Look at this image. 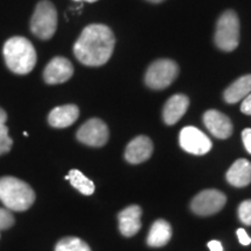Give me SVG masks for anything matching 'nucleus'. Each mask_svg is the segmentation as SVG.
<instances>
[{
    "instance_id": "1",
    "label": "nucleus",
    "mask_w": 251,
    "mask_h": 251,
    "mask_svg": "<svg viewBox=\"0 0 251 251\" xmlns=\"http://www.w3.org/2000/svg\"><path fill=\"white\" fill-rule=\"evenodd\" d=\"M115 37L111 28L105 25H90L84 28L74 46L78 61L87 67H101L111 58Z\"/></svg>"
},
{
    "instance_id": "2",
    "label": "nucleus",
    "mask_w": 251,
    "mask_h": 251,
    "mask_svg": "<svg viewBox=\"0 0 251 251\" xmlns=\"http://www.w3.org/2000/svg\"><path fill=\"white\" fill-rule=\"evenodd\" d=\"M4 58L11 71L18 75H27L35 68L36 51L29 40L23 36H14L4 45Z\"/></svg>"
},
{
    "instance_id": "3",
    "label": "nucleus",
    "mask_w": 251,
    "mask_h": 251,
    "mask_svg": "<svg viewBox=\"0 0 251 251\" xmlns=\"http://www.w3.org/2000/svg\"><path fill=\"white\" fill-rule=\"evenodd\" d=\"M0 201L9 211L25 212L35 201V192L24 180L5 176L0 178Z\"/></svg>"
},
{
    "instance_id": "4",
    "label": "nucleus",
    "mask_w": 251,
    "mask_h": 251,
    "mask_svg": "<svg viewBox=\"0 0 251 251\" xmlns=\"http://www.w3.org/2000/svg\"><path fill=\"white\" fill-rule=\"evenodd\" d=\"M57 29V12L48 0H42L36 5L30 20V30L41 40H49Z\"/></svg>"
},
{
    "instance_id": "5",
    "label": "nucleus",
    "mask_w": 251,
    "mask_h": 251,
    "mask_svg": "<svg viewBox=\"0 0 251 251\" xmlns=\"http://www.w3.org/2000/svg\"><path fill=\"white\" fill-rule=\"evenodd\" d=\"M240 43V20L234 11H226L219 18L215 30V45L224 51H233Z\"/></svg>"
},
{
    "instance_id": "6",
    "label": "nucleus",
    "mask_w": 251,
    "mask_h": 251,
    "mask_svg": "<svg viewBox=\"0 0 251 251\" xmlns=\"http://www.w3.org/2000/svg\"><path fill=\"white\" fill-rule=\"evenodd\" d=\"M179 74L177 63L172 59H158L150 64L146 72L147 86L152 90H163L170 86Z\"/></svg>"
},
{
    "instance_id": "7",
    "label": "nucleus",
    "mask_w": 251,
    "mask_h": 251,
    "mask_svg": "<svg viewBox=\"0 0 251 251\" xmlns=\"http://www.w3.org/2000/svg\"><path fill=\"white\" fill-rule=\"evenodd\" d=\"M227 198L218 190H205L193 198L191 209L200 216H208L224 208Z\"/></svg>"
},
{
    "instance_id": "8",
    "label": "nucleus",
    "mask_w": 251,
    "mask_h": 251,
    "mask_svg": "<svg viewBox=\"0 0 251 251\" xmlns=\"http://www.w3.org/2000/svg\"><path fill=\"white\" fill-rule=\"evenodd\" d=\"M109 137L108 127L100 119H90L77 131V140L90 147H102Z\"/></svg>"
},
{
    "instance_id": "9",
    "label": "nucleus",
    "mask_w": 251,
    "mask_h": 251,
    "mask_svg": "<svg viewBox=\"0 0 251 251\" xmlns=\"http://www.w3.org/2000/svg\"><path fill=\"white\" fill-rule=\"evenodd\" d=\"M179 144L192 155H205L212 149V141L196 127H184L179 134Z\"/></svg>"
},
{
    "instance_id": "10",
    "label": "nucleus",
    "mask_w": 251,
    "mask_h": 251,
    "mask_svg": "<svg viewBox=\"0 0 251 251\" xmlns=\"http://www.w3.org/2000/svg\"><path fill=\"white\" fill-rule=\"evenodd\" d=\"M74 75V67L71 62L65 57L52 58L43 71V79L47 84L55 85V84H62L70 79Z\"/></svg>"
},
{
    "instance_id": "11",
    "label": "nucleus",
    "mask_w": 251,
    "mask_h": 251,
    "mask_svg": "<svg viewBox=\"0 0 251 251\" xmlns=\"http://www.w3.org/2000/svg\"><path fill=\"white\" fill-rule=\"evenodd\" d=\"M203 124L212 135L220 140L228 139L233 134V124L224 113L209 109L203 114Z\"/></svg>"
},
{
    "instance_id": "12",
    "label": "nucleus",
    "mask_w": 251,
    "mask_h": 251,
    "mask_svg": "<svg viewBox=\"0 0 251 251\" xmlns=\"http://www.w3.org/2000/svg\"><path fill=\"white\" fill-rule=\"evenodd\" d=\"M153 146L151 140L147 136H137L131 140L126 148L125 158L131 164L146 162L152 155Z\"/></svg>"
},
{
    "instance_id": "13",
    "label": "nucleus",
    "mask_w": 251,
    "mask_h": 251,
    "mask_svg": "<svg viewBox=\"0 0 251 251\" xmlns=\"http://www.w3.org/2000/svg\"><path fill=\"white\" fill-rule=\"evenodd\" d=\"M141 214H142V209L137 205H131L119 213V229L124 236L131 237L139 233L142 226Z\"/></svg>"
},
{
    "instance_id": "14",
    "label": "nucleus",
    "mask_w": 251,
    "mask_h": 251,
    "mask_svg": "<svg viewBox=\"0 0 251 251\" xmlns=\"http://www.w3.org/2000/svg\"><path fill=\"white\" fill-rule=\"evenodd\" d=\"M190 100L184 94H175L165 103L163 108V119L166 125H175L186 113Z\"/></svg>"
},
{
    "instance_id": "15",
    "label": "nucleus",
    "mask_w": 251,
    "mask_h": 251,
    "mask_svg": "<svg viewBox=\"0 0 251 251\" xmlns=\"http://www.w3.org/2000/svg\"><path fill=\"white\" fill-rule=\"evenodd\" d=\"M78 117H79V108L76 105L58 106L49 113L48 122L54 128H67L74 125Z\"/></svg>"
},
{
    "instance_id": "16",
    "label": "nucleus",
    "mask_w": 251,
    "mask_h": 251,
    "mask_svg": "<svg viewBox=\"0 0 251 251\" xmlns=\"http://www.w3.org/2000/svg\"><path fill=\"white\" fill-rule=\"evenodd\" d=\"M227 181L235 187H244L251 183V163L240 158L229 168L226 175Z\"/></svg>"
},
{
    "instance_id": "17",
    "label": "nucleus",
    "mask_w": 251,
    "mask_h": 251,
    "mask_svg": "<svg viewBox=\"0 0 251 251\" xmlns=\"http://www.w3.org/2000/svg\"><path fill=\"white\" fill-rule=\"evenodd\" d=\"M172 237V228L165 220H157L150 228L147 243L149 247L161 248L170 242Z\"/></svg>"
},
{
    "instance_id": "18",
    "label": "nucleus",
    "mask_w": 251,
    "mask_h": 251,
    "mask_svg": "<svg viewBox=\"0 0 251 251\" xmlns=\"http://www.w3.org/2000/svg\"><path fill=\"white\" fill-rule=\"evenodd\" d=\"M251 93V75L238 78L227 90L225 91L224 98L228 103H236L243 100Z\"/></svg>"
},
{
    "instance_id": "19",
    "label": "nucleus",
    "mask_w": 251,
    "mask_h": 251,
    "mask_svg": "<svg viewBox=\"0 0 251 251\" xmlns=\"http://www.w3.org/2000/svg\"><path fill=\"white\" fill-rule=\"evenodd\" d=\"M65 179L70 181L72 186L76 188L77 191H79L81 194H84V196H91V194H93L94 190H96L93 181L90 180L85 175H83L79 170H76V169L69 172Z\"/></svg>"
},
{
    "instance_id": "20",
    "label": "nucleus",
    "mask_w": 251,
    "mask_h": 251,
    "mask_svg": "<svg viewBox=\"0 0 251 251\" xmlns=\"http://www.w3.org/2000/svg\"><path fill=\"white\" fill-rule=\"evenodd\" d=\"M55 251H92L89 244L78 237H64L58 241Z\"/></svg>"
},
{
    "instance_id": "21",
    "label": "nucleus",
    "mask_w": 251,
    "mask_h": 251,
    "mask_svg": "<svg viewBox=\"0 0 251 251\" xmlns=\"http://www.w3.org/2000/svg\"><path fill=\"white\" fill-rule=\"evenodd\" d=\"M12 144L13 141L8 135V128L5 125L0 126V155L8 152L12 148Z\"/></svg>"
},
{
    "instance_id": "22",
    "label": "nucleus",
    "mask_w": 251,
    "mask_h": 251,
    "mask_svg": "<svg viewBox=\"0 0 251 251\" xmlns=\"http://www.w3.org/2000/svg\"><path fill=\"white\" fill-rule=\"evenodd\" d=\"M238 218L241 222L247 226H251V200H246L238 206Z\"/></svg>"
},
{
    "instance_id": "23",
    "label": "nucleus",
    "mask_w": 251,
    "mask_h": 251,
    "mask_svg": "<svg viewBox=\"0 0 251 251\" xmlns=\"http://www.w3.org/2000/svg\"><path fill=\"white\" fill-rule=\"evenodd\" d=\"M15 219L9 209L0 208V230L11 228L14 225Z\"/></svg>"
},
{
    "instance_id": "24",
    "label": "nucleus",
    "mask_w": 251,
    "mask_h": 251,
    "mask_svg": "<svg viewBox=\"0 0 251 251\" xmlns=\"http://www.w3.org/2000/svg\"><path fill=\"white\" fill-rule=\"evenodd\" d=\"M237 237L242 246H249V244H251V237L248 235V233L243 228L237 229Z\"/></svg>"
},
{
    "instance_id": "25",
    "label": "nucleus",
    "mask_w": 251,
    "mask_h": 251,
    "mask_svg": "<svg viewBox=\"0 0 251 251\" xmlns=\"http://www.w3.org/2000/svg\"><path fill=\"white\" fill-rule=\"evenodd\" d=\"M242 140L247 151L251 153V128H247L242 131Z\"/></svg>"
},
{
    "instance_id": "26",
    "label": "nucleus",
    "mask_w": 251,
    "mask_h": 251,
    "mask_svg": "<svg viewBox=\"0 0 251 251\" xmlns=\"http://www.w3.org/2000/svg\"><path fill=\"white\" fill-rule=\"evenodd\" d=\"M241 111L244 114L251 115V93L248 94L246 98L243 99L242 105H241Z\"/></svg>"
},
{
    "instance_id": "27",
    "label": "nucleus",
    "mask_w": 251,
    "mask_h": 251,
    "mask_svg": "<svg viewBox=\"0 0 251 251\" xmlns=\"http://www.w3.org/2000/svg\"><path fill=\"white\" fill-rule=\"evenodd\" d=\"M208 248L211 251H224V247H222V244L220 241H209L208 242Z\"/></svg>"
},
{
    "instance_id": "28",
    "label": "nucleus",
    "mask_w": 251,
    "mask_h": 251,
    "mask_svg": "<svg viewBox=\"0 0 251 251\" xmlns=\"http://www.w3.org/2000/svg\"><path fill=\"white\" fill-rule=\"evenodd\" d=\"M6 120H7V114H6V112L0 107V126L5 125Z\"/></svg>"
},
{
    "instance_id": "29",
    "label": "nucleus",
    "mask_w": 251,
    "mask_h": 251,
    "mask_svg": "<svg viewBox=\"0 0 251 251\" xmlns=\"http://www.w3.org/2000/svg\"><path fill=\"white\" fill-rule=\"evenodd\" d=\"M75 1H80V2H96L98 0H75Z\"/></svg>"
},
{
    "instance_id": "30",
    "label": "nucleus",
    "mask_w": 251,
    "mask_h": 251,
    "mask_svg": "<svg viewBox=\"0 0 251 251\" xmlns=\"http://www.w3.org/2000/svg\"><path fill=\"white\" fill-rule=\"evenodd\" d=\"M147 1L153 2V4H158V2H162V1H164V0H147Z\"/></svg>"
}]
</instances>
